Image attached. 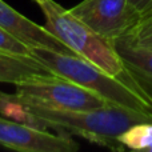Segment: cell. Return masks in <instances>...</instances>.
Segmentation results:
<instances>
[{"instance_id":"cell-12","label":"cell","mask_w":152,"mask_h":152,"mask_svg":"<svg viewBox=\"0 0 152 152\" xmlns=\"http://www.w3.org/2000/svg\"><path fill=\"white\" fill-rule=\"evenodd\" d=\"M124 36H127V39L134 44L152 50V13L140 19Z\"/></svg>"},{"instance_id":"cell-3","label":"cell","mask_w":152,"mask_h":152,"mask_svg":"<svg viewBox=\"0 0 152 152\" xmlns=\"http://www.w3.org/2000/svg\"><path fill=\"white\" fill-rule=\"evenodd\" d=\"M45 16V28L64 43L77 56L100 67L137 89H143L136 79L127 69L116 52L111 39L99 35L69 10H64L53 0H34ZM147 92V91H145Z\"/></svg>"},{"instance_id":"cell-10","label":"cell","mask_w":152,"mask_h":152,"mask_svg":"<svg viewBox=\"0 0 152 152\" xmlns=\"http://www.w3.org/2000/svg\"><path fill=\"white\" fill-rule=\"evenodd\" d=\"M0 116L20 121V123L29 124V126L37 127L42 129H48V127L44 123H42L36 116L29 112L27 105H24L23 103H20L16 99L15 94L11 95L0 92Z\"/></svg>"},{"instance_id":"cell-2","label":"cell","mask_w":152,"mask_h":152,"mask_svg":"<svg viewBox=\"0 0 152 152\" xmlns=\"http://www.w3.org/2000/svg\"><path fill=\"white\" fill-rule=\"evenodd\" d=\"M27 108L48 128H55L61 134L77 135L91 143L115 151L124 150L118 140L121 132L132 124L152 121L150 115L116 104L83 111H56L34 105H27Z\"/></svg>"},{"instance_id":"cell-7","label":"cell","mask_w":152,"mask_h":152,"mask_svg":"<svg viewBox=\"0 0 152 152\" xmlns=\"http://www.w3.org/2000/svg\"><path fill=\"white\" fill-rule=\"evenodd\" d=\"M0 27L31 48H45L66 55L77 56L44 26H39L27 19L4 0H0Z\"/></svg>"},{"instance_id":"cell-1","label":"cell","mask_w":152,"mask_h":152,"mask_svg":"<svg viewBox=\"0 0 152 152\" xmlns=\"http://www.w3.org/2000/svg\"><path fill=\"white\" fill-rule=\"evenodd\" d=\"M31 55L53 75L68 79L95 92L111 104L152 116V96L148 92L129 86L86 59L45 48H31Z\"/></svg>"},{"instance_id":"cell-4","label":"cell","mask_w":152,"mask_h":152,"mask_svg":"<svg viewBox=\"0 0 152 152\" xmlns=\"http://www.w3.org/2000/svg\"><path fill=\"white\" fill-rule=\"evenodd\" d=\"M15 96L26 105L56 111H83L108 105L95 92L58 75H39L15 84Z\"/></svg>"},{"instance_id":"cell-8","label":"cell","mask_w":152,"mask_h":152,"mask_svg":"<svg viewBox=\"0 0 152 152\" xmlns=\"http://www.w3.org/2000/svg\"><path fill=\"white\" fill-rule=\"evenodd\" d=\"M112 43L127 69L137 83L144 89L148 86L152 87V50L134 44L127 36L113 39Z\"/></svg>"},{"instance_id":"cell-11","label":"cell","mask_w":152,"mask_h":152,"mask_svg":"<svg viewBox=\"0 0 152 152\" xmlns=\"http://www.w3.org/2000/svg\"><path fill=\"white\" fill-rule=\"evenodd\" d=\"M118 140L128 150L152 152V121L132 124L119 135Z\"/></svg>"},{"instance_id":"cell-14","label":"cell","mask_w":152,"mask_h":152,"mask_svg":"<svg viewBox=\"0 0 152 152\" xmlns=\"http://www.w3.org/2000/svg\"><path fill=\"white\" fill-rule=\"evenodd\" d=\"M129 1L139 20L152 13V0H129Z\"/></svg>"},{"instance_id":"cell-13","label":"cell","mask_w":152,"mask_h":152,"mask_svg":"<svg viewBox=\"0 0 152 152\" xmlns=\"http://www.w3.org/2000/svg\"><path fill=\"white\" fill-rule=\"evenodd\" d=\"M0 51L18 56H32L31 47L18 40L15 36L4 31L1 27H0Z\"/></svg>"},{"instance_id":"cell-9","label":"cell","mask_w":152,"mask_h":152,"mask_svg":"<svg viewBox=\"0 0 152 152\" xmlns=\"http://www.w3.org/2000/svg\"><path fill=\"white\" fill-rule=\"evenodd\" d=\"M39 75H53L34 56H18L0 51V81L16 84Z\"/></svg>"},{"instance_id":"cell-5","label":"cell","mask_w":152,"mask_h":152,"mask_svg":"<svg viewBox=\"0 0 152 152\" xmlns=\"http://www.w3.org/2000/svg\"><path fill=\"white\" fill-rule=\"evenodd\" d=\"M69 11L95 32L111 40L127 35L139 21L129 0H83Z\"/></svg>"},{"instance_id":"cell-6","label":"cell","mask_w":152,"mask_h":152,"mask_svg":"<svg viewBox=\"0 0 152 152\" xmlns=\"http://www.w3.org/2000/svg\"><path fill=\"white\" fill-rule=\"evenodd\" d=\"M0 145L21 152H75L79 144L68 134L47 129L0 116Z\"/></svg>"}]
</instances>
